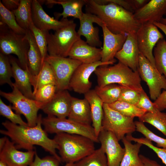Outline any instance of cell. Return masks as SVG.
I'll use <instances>...</instances> for the list:
<instances>
[{
    "label": "cell",
    "mask_w": 166,
    "mask_h": 166,
    "mask_svg": "<svg viewBox=\"0 0 166 166\" xmlns=\"http://www.w3.org/2000/svg\"><path fill=\"white\" fill-rule=\"evenodd\" d=\"M42 115L38 116L36 125L34 127H25L6 120L2 124L6 130H0L2 134L9 137L17 149L33 150L34 145H39L61 162L56 152L58 146L54 140L49 138L42 127Z\"/></svg>",
    "instance_id": "obj_1"
},
{
    "label": "cell",
    "mask_w": 166,
    "mask_h": 166,
    "mask_svg": "<svg viewBox=\"0 0 166 166\" xmlns=\"http://www.w3.org/2000/svg\"><path fill=\"white\" fill-rule=\"evenodd\" d=\"M86 13L96 15L108 29L115 34L136 32L141 24L135 18L133 13L113 3L100 5L94 0H86Z\"/></svg>",
    "instance_id": "obj_2"
},
{
    "label": "cell",
    "mask_w": 166,
    "mask_h": 166,
    "mask_svg": "<svg viewBox=\"0 0 166 166\" xmlns=\"http://www.w3.org/2000/svg\"><path fill=\"white\" fill-rule=\"evenodd\" d=\"M53 139L58 146L61 162L66 164L77 163L95 150V142L81 135L61 132Z\"/></svg>",
    "instance_id": "obj_3"
},
{
    "label": "cell",
    "mask_w": 166,
    "mask_h": 166,
    "mask_svg": "<svg viewBox=\"0 0 166 166\" xmlns=\"http://www.w3.org/2000/svg\"><path fill=\"white\" fill-rule=\"evenodd\" d=\"M94 73L99 87L115 84L140 92L143 90L138 71H133L119 61L113 65L100 66Z\"/></svg>",
    "instance_id": "obj_4"
},
{
    "label": "cell",
    "mask_w": 166,
    "mask_h": 166,
    "mask_svg": "<svg viewBox=\"0 0 166 166\" xmlns=\"http://www.w3.org/2000/svg\"><path fill=\"white\" fill-rule=\"evenodd\" d=\"M29 47L25 34H17L0 22V53L7 55L11 54L16 55L20 66L28 72L27 53Z\"/></svg>",
    "instance_id": "obj_5"
},
{
    "label": "cell",
    "mask_w": 166,
    "mask_h": 166,
    "mask_svg": "<svg viewBox=\"0 0 166 166\" xmlns=\"http://www.w3.org/2000/svg\"><path fill=\"white\" fill-rule=\"evenodd\" d=\"M74 22L55 31H45L47 51L50 56L67 57L74 44L81 38Z\"/></svg>",
    "instance_id": "obj_6"
},
{
    "label": "cell",
    "mask_w": 166,
    "mask_h": 166,
    "mask_svg": "<svg viewBox=\"0 0 166 166\" xmlns=\"http://www.w3.org/2000/svg\"><path fill=\"white\" fill-rule=\"evenodd\" d=\"M44 130L50 133L63 132L76 134L86 137L96 143H98L94 128L91 125L80 123L69 118H59L48 116L42 118Z\"/></svg>",
    "instance_id": "obj_7"
},
{
    "label": "cell",
    "mask_w": 166,
    "mask_h": 166,
    "mask_svg": "<svg viewBox=\"0 0 166 166\" xmlns=\"http://www.w3.org/2000/svg\"><path fill=\"white\" fill-rule=\"evenodd\" d=\"M12 91L6 93L0 90V95L12 104V108L15 113L23 115L26 118L30 127H34L37 124L38 112L44 104L24 96L14 85Z\"/></svg>",
    "instance_id": "obj_8"
},
{
    "label": "cell",
    "mask_w": 166,
    "mask_h": 166,
    "mask_svg": "<svg viewBox=\"0 0 166 166\" xmlns=\"http://www.w3.org/2000/svg\"><path fill=\"white\" fill-rule=\"evenodd\" d=\"M103 109L102 129L113 133L119 141L136 131L133 118L122 115L107 104H103Z\"/></svg>",
    "instance_id": "obj_9"
},
{
    "label": "cell",
    "mask_w": 166,
    "mask_h": 166,
    "mask_svg": "<svg viewBox=\"0 0 166 166\" xmlns=\"http://www.w3.org/2000/svg\"><path fill=\"white\" fill-rule=\"evenodd\" d=\"M45 61L49 63L53 70L57 91L69 89V83L73 74L82 63L69 57L50 56L48 54Z\"/></svg>",
    "instance_id": "obj_10"
},
{
    "label": "cell",
    "mask_w": 166,
    "mask_h": 166,
    "mask_svg": "<svg viewBox=\"0 0 166 166\" xmlns=\"http://www.w3.org/2000/svg\"><path fill=\"white\" fill-rule=\"evenodd\" d=\"M140 77L148 86L151 99L155 101L166 89V79L148 60L140 53L138 70Z\"/></svg>",
    "instance_id": "obj_11"
},
{
    "label": "cell",
    "mask_w": 166,
    "mask_h": 166,
    "mask_svg": "<svg viewBox=\"0 0 166 166\" xmlns=\"http://www.w3.org/2000/svg\"><path fill=\"white\" fill-rule=\"evenodd\" d=\"M136 41L140 53L155 67L153 50L156 44L164 36L153 23H143L136 32Z\"/></svg>",
    "instance_id": "obj_12"
},
{
    "label": "cell",
    "mask_w": 166,
    "mask_h": 166,
    "mask_svg": "<svg viewBox=\"0 0 166 166\" xmlns=\"http://www.w3.org/2000/svg\"><path fill=\"white\" fill-rule=\"evenodd\" d=\"M116 61L115 59L107 62L101 61L91 63H82L73 74L69 83L70 89L77 93L85 94L90 90L92 83L89 78L97 68L101 66L113 64Z\"/></svg>",
    "instance_id": "obj_13"
},
{
    "label": "cell",
    "mask_w": 166,
    "mask_h": 166,
    "mask_svg": "<svg viewBox=\"0 0 166 166\" xmlns=\"http://www.w3.org/2000/svg\"><path fill=\"white\" fill-rule=\"evenodd\" d=\"M98 138L101 147L106 156L108 166H120L125 149L119 144L115 135L110 131L102 129Z\"/></svg>",
    "instance_id": "obj_14"
},
{
    "label": "cell",
    "mask_w": 166,
    "mask_h": 166,
    "mask_svg": "<svg viewBox=\"0 0 166 166\" xmlns=\"http://www.w3.org/2000/svg\"><path fill=\"white\" fill-rule=\"evenodd\" d=\"M32 16L33 22L35 26L43 31H54L74 21L67 18L59 21L51 18L45 11L41 4L37 0H32Z\"/></svg>",
    "instance_id": "obj_15"
},
{
    "label": "cell",
    "mask_w": 166,
    "mask_h": 166,
    "mask_svg": "<svg viewBox=\"0 0 166 166\" xmlns=\"http://www.w3.org/2000/svg\"><path fill=\"white\" fill-rule=\"evenodd\" d=\"M36 151H19L14 143L7 138L2 149L0 151V160L8 166H30L34 160Z\"/></svg>",
    "instance_id": "obj_16"
},
{
    "label": "cell",
    "mask_w": 166,
    "mask_h": 166,
    "mask_svg": "<svg viewBox=\"0 0 166 166\" xmlns=\"http://www.w3.org/2000/svg\"><path fill=\"white\" fill-rule=\"evenodd\" d=\"M140 53L136 41V32H132L128 34L122 49L117 53L115 58L133 71H137Z\"/></svg>",
    "instance_id": "obj_17"
},
{
    "label": "cell",
    "mask_w": 166,
    "mask_h": 166,
    "mask_svg": "<svg viewBox=\"0 0 166 166\" xmlns=\"http://www.w3.org/2000/svg\"><path fill=\"white\" fill-rule=\"evenodd\" d=\"M79 20L80 25L77 31L78 35L84 36L89 45L101 47L102 43L99 36V29L98 27H94L93 24L96 23L101 27L104 24L101 20L95 15L86 13H83Z\"/></svg>",
    "instance_id": "obj_18"
},
{
    "label": "cell",
    "mask_w": 166,
    "mask_h": 166,
    "mask_svg": "<svg viewBox=\"0 0 166 166\" xmlns=\"http://www.w3.org/2000/svg\"><path fill=\"white\" fill-rule=\"evenodd\" d=\"M72 97L67 90L57 91L52 99L44 104L41 109L48 116L66 118L69 112Z\"/></svg>",
    "instance_id": "obj_19"
},
{
    "label": "cell",
    "mask_w": 166,
    "mask_h": 166,
    "mask_svg": "<svg viewBox=\"0 0 166 166\" xmlns=\"http://www.w3.org/2000/svg\"><path fill=\"white\" fill-rule=\"evenodd\" d=\"M101 27L103 33V44L101 61L107 62L115 59L116 54L122 49L128 34L113 33L104 24Z\"/></svg>",
    "instance_id": "obj_20"
},
{
    "label": "cell",
    "mask_w": 166,
    "mask_h": 166,
    "mask_svg": "<svg viewBox=\"0 0 166 166\" xmlns=\"http://www.w3.org/2000/svg\"><path fill=\"white\" fill-rule=\"evenodd\" d=\"M133 14L141 24L160 22L166 15V0H151L142 8L136 10Z\"/></svg>",
    "instance_id": "obj_21"
},
{
    "label": "cell",
    "mask_w": 166,
    "mask_h": 166,
    "mask_svg": "<svg viewBox=\"0 0 166 166\" xmlns=\"http://www.w3.org/2000/svg\"><path fill=\"white\" fill-rule=\"evenodd\" d=\"M102 49L89 45L81 38L73 45L68 54L69 57L89 64L101 61Z\"/></svg>",
    "instance_id": "obj_22"
},
{
    "label": "cell",
    "mask_w": 166,
    "mask_h": 166,
    "mask_svg": "<svg viewBox=\"0 0 166 166\" xmlns=\"http://www.w3.org/2000/svg\"><path fill=\"white\" fill-rule=\"evenodd\" d=\"M9 56L12 67L13 77L15 80L14 85L26 97L30 99L35 100L28 72L21 68L17 59L11 55Z\"/></svg>",
    "instance_id": "obj_23"
},
{
    "label": "cell",
    "mask_w": 166,
    "mask_h": 166,
    "mask_svg": "<svg viewBox=\"0 0 166 166\" xmlns=\"http://www.w3.org/2000/svg\"><path fill=\"white\" fill-rule=\"evenodd\" d=\"M46 2V3L50 6L57 4L62 7V13L56 12L54 14L56 19L62 17V19L73 17L79 20L84 13L82 7L86 3V0H48Z\"/></svg>",
    "instance_id": "obj_24"
},
{
    "label": "cell",
    "mask_w": 166,
    "mask_h": 166,
    "mask_svg": "<svg viewBox=\"0 0 166 166\" xmlns=\"http://www.w3.org/2000/svg\"><path fill=\"white\" fill-rule=\"evenodd\" d=\"M84 97L89 104L92 126L98 137L102 129V121L103 116L104 103L94 89H90L84 94Z\"/></svg>",
    "instance_id": "obj_25"
},
{
    "label": "cell",
    "mask_w": 166,
    "mask_h": 166,
    "mask_svg": "<svg viewBox=\"0 0 166 166\" xmlns=\"http://www.w3.org/2000/svg\"><path fill=\"white\" fill-rule=\"evenodd\" d=\"M30 45L27 53L28 69L29 75L35 76L39 73L43 64L39 49L31 31L26 30L25 34Z\"/></svg>",
    "instance_id": "obj_26"
},
{
    "label": "cell",
    "mask_w": 166,
    "mask_h": 166,
    "mask_svg": "<svg viewBox=\"0 0 166 166\" xmlns=\"http://www.w3.org/2000/svg\"><path fill=\"white\" fill-rule=\"evenodd\" d=\"M68 118L73 120L91 125L92 122L90 108L85 99H80L72 97Z\"/></svg>",
    "instance_id": "obj_27"
},
{
    "label": "cell",
    "mask_w": 166,
    "mask_h": 166,
    "mask_svg": "<svg viewBox=\"0 0 166 166\" xmlns=\"http://www.w3.org/2000/svg\"><path fill=\"white\" fill-rule=\"evenodd\" d=\"M125 149V153L120 166H144L139 153L143 144L137 142L132 144L125 136L121 140Z\"/></svg>",
    "instance_id": "obj_28"
},
{
    "label": "cell",
    "mask_w": 166,
    "mask_h": 166,
    "mask_svg": "<svg viewBox=\"0 0 166 166\" xmlns=\"http://www.w3.org/2000/svg\"><path fill=\"white\" fill-rule=\"evenodd\" d=\"M31 85L34 88L33 93L41 87L49 84L56 85V82L52 69L46 61L43 62L38 74L35 76L29 75Z\"/></svg>",
    "instance_id": "obj_29"
},
{
    "label": "cell",
    "mask_w": 166,
    "mask_h": 166,
    "mask_svg": "<svg viewBox=\"0 0 166 166\" xmlns=\"http://www.w3.org/2000/svg\"><path fill=\"white\" fill-rule=\"evenodd\" d=\"M31 6V0H21L18 8L12 11L18 24L26 30H29L33 22Z\"/></svg>",
    "instance_id": "obj_30"
},
{
    "label": "cell",
    "mask_w": 166,
    "mask_h": 166,
    "mask_svg": "<svg viewBox=\"0 0 166 166\" xmlns=\"http://www.w3.org/2000/svg\"><path fill=\"white\" fill-rule=\"evenodd\" d=\"M122 88L118 84H112L102 87L97 85L94 89L104 103L109 104L118 100Z\"/></svg>",
    "instance_id": "obj_31"
},
{
    "label": "cell",
    "mask_w": 166,
    "mask_h": 166,
    "mask_svg": "<svg viewBox=\"0 0 166 166\" xmlns=\"http://www.w3.org/2000/svg\"><path fill=\"white\" fill-rule=\"evenodd\" d=\"M156 68L166 79V41L164 38L157 42L153 50Z\"/></svg>",
    "instance_id": "obj_32"
},
{
    "label": "cell",
    "mask_w": 166,
    "mask_h": 166,
    "mask_svg": "<svg viewBox=\"0 0 166 166\" xmlns=\"http://www.w3.org/2000/svg\"><path fill=\"white\" fill-rule=\"evenodd\" d=\"M139 118L140 121L151 124L166 136V113L159 110L155 113L146 112Z\"/></svg>",
    "instance_id": "obj_33"
},
{
    "label": "cell",
    "mask_w": 166,
    "mask_h": 166,
    "mask_svg": "<svg viewBox=\"0 0 166 166\" xmlns=\"http://www.w3.org/2000/svg\"><path fill=\"white\" fill-rule=\"evenodd\" d=\"M75 166H108L106 156L100 147L75 163Z\"/></svg>",
    "instance_id": "obj_34"
},
{
    "label": "cell",
    "mask_w": 166,
    "mask_h": 166,
    "mask_svg": "<svg viewBox=\"0 0 166 166\" xmlns=\"http://www.w3.org/2000/svg\"><path fill=\"white\" fill-rule=\"evenodd\" d=\"M108 105L112 109L130 117H138L139 118L147 112L135 105L119 100Z\"/></svg>",
    "instance_id": "obj_35"
},
{
    "label": "cell",
    "mask_w": 166,
    "mask_h": 166,
    "mask_svg": "<svg viewBox=\"0 0 166 166\" xmlns=\"http://www.w3.org/2000/svg\"><path fill=\"white\" fill-rule=\"evenodd\" d=\"M0 22L6 25L14 32L20 34H25L26 30L21 27L17 22L12 11L6 8L0 1Z\"/></svg>",
    "instance_id": "obj_36"
},
{
    "label": "cell",
    "mask_w": 166,
    "mask_h": 166,
    "mask_svg": "<svg viewBox=\"0 0 166 166\" xmlns=\"http://www.w3.org/2000/svg\"><path fill=\"white\" fill-rule=\"evenodd\" d=\"M12 67L9 55L0 53V85L7 84L12 88L13 84L11 79L13 77Z\"/></svg>",
    "instance_id": "obj_37"
},
{
    "label": "cell",
    "mask_w": 166,
    "mask_h": 166,
    "mask_svg": "<svg viewBox=\"0 0 166 166\" xmlns=\"http://www.w3.org/2000/svg\"><path fill=\"white\" fill-rule=\"evenodd\" d=\"M29 30L32 32L40 50L43 63L48 54H47V42L45 31H43L36 27L32 22Z\"/></svg>",
    "instance_id": "obj_38"
},
{
    "label": "cell",
    "mask_w": 166,
    "mask_h": 166,
    "mask_svg": "<svg viewBox=\"0 0 166 166\" xmlns=\"http://www.w3.org/2000/svg\"><path fill=\"white\" fill-rule=\"evenodd\" d=\"M136 131L143 134L145 138L156 144V147L166 148V139L161 137L154 134L141 121H135Z\"/></svg>",
    "instance_id": "obj_39"
},
{
    "label": "cell",
    "mask_w": 166,
    "mask_h": 166,
    "mask_svg": "<svg viewBox=\"0 0 166 166\" xmlns=\"http://www.w3.org/2000/svg\"><path fill=\"white\" fill-rule=\"evenodd\" d=\"M57 91L56 85L49 84L43 86L33 93L35 100L45 104L53 97Z\"/></svg>",
    "instance_id": "obj_40"
},
{
    "label": "cell",
    "mask_w": 166,
    "mask_h": 166,
    "mask_svg": "<svg viewBox=\"0 0 166 166\" xmlns=\"http://www.w3.org/2000/svg\"><path fill=\"white\" fill-rule=\"evenodd\" d=\"M10 105H6L0 98V114L10 120L11 122L25 127L29 126L27 123L22 119L20 115L14 112Z\"/></svg>",
    "instance_id": "obj_41"
},
{
    "label": "cell",
    "mask_w": 166,
    "mask_h": 166,
    "mask_svg": "<svg viewBox=\"0 0 166 166\" xmlns=\"http://www.w3.org/2000/svg\"><path fill=\"white\" fill-rule=\"evenodd\" d=\"M126 138L131 141H133L145 145L153 150L162 162L166 165V148H160L154 145L152 141L146 138H136L133 137L132 134L125 136Z\"/></svg>",
    "instance_id": "obj_42"
},
{
    "label": "cell",
    "mask_w": 166,
    "mask_h": 166,
    "mask_svg": "<svg viewBox=\"0 0 166 166\" xmlns=\"http://www.w3.org/2000/svg\"><path fill=\"white\" fill-rule=\"evenodd\" d=\"M61 162L53 156L40 158L35 152L34 160L30 166H59ZM75 163L66 164L64 166H75Z\"/></svg>",
    "instance_id": "obj_43"
},
{
    "label": "cell",
    "mask_w": 166,
    "mask_h": 166,
    "mask_svg": "<svg viewBox=\"0 0 166 166\" xmlns=\"http://www.w3.org/2000/svg\"><path fill=\"white\" fill-rule=\"evenodd\" d=\"M141 92L122 86L118 100L136 106L138 102Z\"/></svg>",
    "instance_id": "obj_44"
},
{
    "label": "cell",
    "mask_w": 166,
    "mask_h": 166,
    "mask_svg": "<svg viewBox=\"0 0 166 166\" xmlns=\"http://www.w3.org/2000/svg\"><path fill=\"white\" fill-rule=\"evenodd\" d=\"M136 106L147 112L155 113L159 110L153 102L150 100L144 90L140 93L139 101Z\"/></svg>",
    "instance_id": "obj_45"
},
{
    "label": "cell",
    "mask_w": 166,
    "mask_h": 166,
    "mask_svg": "<svg viewBox=\"0 0 166 166\" xmlns=\"http://www.w3.org/2000/svg\"><path fill=\"white\" fill-rule=\"evenodd\" d=\"M156 107L162 111L166 109V89L163 90L153 102Z\"/></svg>",
    "instance_id": "obj_46"
},
{
    "label": "cell",
    "mask_w": 166,
    "mask_h": 166,
    "mask_svg": "<svg viewBox=\"0 0 166 166\" xmlns=\"http://www.w3.org/2000/svg\"><path fill=\"white\" fill-rule=\"evenodd\" d=\"M1 2L6 8L10 11H13L18 8L20 0H2Z\"/></svg>",
    "instance_id": "obj_47"
},
{
    "label": "cell",
    "mask_w": 166,
    "mask_h": 166,
    "mask_svg": "<svg viewBox=\"0 0 166 166\" xmlns=\"http://www.w3.org/2000/svg\"><path fill=\"white\" fill-rule=\"evenodd\" d=\"M135 10L142 8L146 4L149 0H128Z\"/></svg>",
    "instance_id": "obj_48"
},
{
    "label": "cell",
    "mask_w": 166,
    "mask_h": 166,
    "mask_svg": "<svg viewBox=\"0 0 166 166\" xmlns=\"http://www.w3.org/2000/svg\"><path fill=\"white\" fill-rule=\"evenodd\" d=\"M139 156L144 166H162L156 161L142 155H139Z\"/></svg>",
    "instance_id": "obj_49"
},
{
    "label": "cell",
    "mask_w": 166,
    "mask_h": 166,
    "mask_svg": "<svg viewBox=\"0 0 166 166\" xmlns=\"http://www.w3.org/2000/svg\"><path fill=\"white\" fill-rule=\"evenodd\" d=\"M153 23L162 30L166 36V25L159 22H154Z\"/></svg>",
    "instance_id": "obj_50"
},
{
    "label": "cell",
    "mask_w": 166,
    "mask_h": 166,
    "mask_svg": "<svg viewBox=\"0 0 166 166\" xmlns=\"http://www.w3.org/2000/svg\"><path fill=\"white\" fill-rule=\"evenodd\" d=\"M7 138L6 136L2 137L0 139V151H1L4 147Z\"/></svg>",
    "instance_id": "obj_51"
},
{
    "label": "cell",
    "mask_w": 166,
    "mask_h": 166,
    "mask_svg": "<svg viewBox=\"0 0 166 166\" xmlns=\"http://www.w3.org/2000/svg\"><path fill=\"white\" fill-rule=\"evenodd\" d=\"M160 22L166 25V17L162 18Z\"/></svg>",
    "instance_id": "obj_52"
},
{
    "label": "cell",
    "mask_w": 166,
    "mask_h": 166,
    "mask_svg": "<svg viewBox=\"0 0 166 166\" xmlns=\"http://www.w3.org/2000/svg\"><path fill=\"white\" fill-rule=\"evenodd\" d=\"M0 166H8L2 161L0 160Z\"/></svg>",
    "instance_id": "obj_53"
},
{
    "label": "cell",
    "mask_w": 166,
    "mask_h": 166,
    "mask_svg": "<svg viewBox=\"0 0 166 166\" xmlns=\"http://www.w3.org/2000/svg\"></svg>",
    "instance_id": "obj_54"
}]
</instances>
